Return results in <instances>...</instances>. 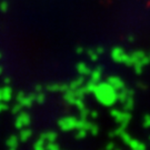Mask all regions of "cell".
Segmentation results:
<instances>
[]
</instances>
